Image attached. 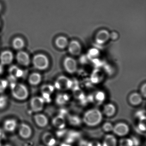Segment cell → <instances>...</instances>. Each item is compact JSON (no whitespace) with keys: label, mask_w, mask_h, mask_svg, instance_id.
I'll return each instance as SVG.
<instances>
[{"label":"cell","mask_w":146,"mask_h":146,"mask_svg":"<svg viewBox=\"0 0 146 146\" xmlns=\"http://www.w3.org/2000/svg\"><path fill=\"white\" fill-rule=\"evenodd\" d=\"M17 59L18 62L22 65H29L30 64V58L27 53L23 51H20L18 53L17 55Z\"/></svg>","instance_id":"obj_9"},{"label":"cell","mask_w":146,"mask_h":146,"mask_svg":"<svg viewBox=\"0 0 146 146\" xmlns=\"http://www.w3.org/2000/svg\"><path fill=\"white\" fill-rule=\"evenodd\" d=\"M64 65L66 71L70 73H73L76 70V62L72 58H66L64 62Z\"/></svg>","instance_id":"obj_8"},{"label":"cell","mask_w":146,"mask_h":146,"mask_svg":"<svg viewBox=\"0 0 146 146\" xmlns=\"http://www.w3.org/2000/svg\"><path fill=\"white\" fill-rule=\"evenodd\" d=\"M69 122L71 124L78 125L81 123V120L79 117L77 116H70L69 117Z\"/></svg>","instance_id":"obj_29"},{"label":"cell","mask_w":146,"mask_h":146,"mask_svg":"<svg viewBox=\"0 0 146 146\" xmlns=\"http://www.w3.org/2000/svg\"><path fill=\"white\" fill-rule=\"evenodd\" d=\"M35 119L36 124L40 127H46L48 124V119L44 114H36L35 116Z\"/></svg>","instance_id":"obj_14"},{"label":"cell","mask_w":146,"mask_h":146,"mask_svg":"<svg viewBox=\"0 0 146 146\" xmlns=\"http://www.w3.org/2000/svg\"><path fill=\"white\" fill-rule=\"evenodd\" d=\"M0 8H1V7H0Z\"/></svg>","instance_id":"obj_43"},{"label":"cell","mask_w":146,"mask_h":146,"mask_svg":"<svg viewBox=\"0 0 146 146\" xmlns=\"http://www.w3.org/2000/svg\"><path fill=\"white\" fill-rule=\"evenodd\" d=\"M13 58V54L11 52L9 51H4L0 55V60L2 64H9L12 62Z\"/></svg>","instance_id":"obj_10"},{"label":"cell","mask_w":146,"mask_h":146,"mask_svg":"<svg viewBox=\"0 0 146 146\" xmlns=\"http://www.w3.org/2000/svg\"><path fill=\"white\" fill-rule=\"evenodd\" d=\"M88 145V146H102V144L97 141L89 142Z\"/></svg>","instance_id":"obj_36"},{"label":"cell","mask_w":146,"mask_h":146,"mask_svg":"<svg viewBox=\"0 0 146 146\" xmlns=\"http://www.w3.org/2000/svg\"><path fill=\"white\" fill-rule=\"evenodd\" d=\"M60 146H72V145L70 143H67L64 142L61 143Z\"/></svg>","instance_id":"obj_39"},{"label":"cell","mask_w":146,"mask_h":146,"mask_svg":"<svg viewBox=\"0 0 146 146\" xmlns=\"http://www.w3.org/2000/svg\"><path fill=\"white\" fill-rule=\"evenodd\" d=\"M135 116L137 118L139 119V120L146 119V114L144 111H138L136 113Z\"/></svg>","instance_id":"obj_34"},{"label":"cell","mask_w":146,"mask_h":146,"mask_svg":"<svg viewBox=\"0 0 146 146\" xmlns=\"http://www.w3.org/2000/svg\"><path fill=\"white\" fill-rule=\"evenodd\" d=\"M54 88L51 85H44L42 88L41 92L42 95H47L51 96L53 92Z\"/></svg>","instance_id":"obj_27"},{"label":"cell","mask_w":146,"mask_h":146,"mask_svg":"<svg viewBox=\"0 0 146 146\" xmlns=\"http://www.w3.org/2000/svg\"><path fill=\"white\" fill-rule=\"evenodd\" d=\"M142 96L138 93H133L129 96V102L132 106H137L140 105L142 102Z\"/></svg>","instance_id":"obj_16"},{"label":"cell","mask_w":146,"mask_h":146,"mask_svg":"<svg viewBox=\"0 0 146 146\" xmlns=\"http://www.w3.org/2000/svg\"><path fill=\"white\" fill-rule=\"evenodd\" d=\"M137 128L139 130L143 132L146 131V119H140Z\"/></svg>","instance_id":"obj_31"},{"label":"cell","mask_w":146,"mask_h":146,"mask_svg":"<svg viewBox=\"0 0 146 146\" xmlns=\"http://www.w3.org/2000/svg\"><path fill=\"white\" fill-rule=\"evenodd\" d=\"M56 46L60 48H64L68 45L67 39L64 36H60L58 37L55 41Z\"/></svg>","instance_id":"obj_24"},{"label":"cell","mask_w":146,"mask_h":146,"mask_svg":"<svg viewBox=\"0 0 146 146\" xmlns=\"http://www.w3.org/2000/svg\"><path fill=\"white\" fill-rule=\"evenodd\" d=\"M112 131L117 135L124 136L128 134L129 131V128L126 124L119 123L113 126Z\"/></svg>","instance_id":"obj_5"},{"label":"cell","mask_w":146,"mask_h":146,"mask_svg":"<svg viewBox=\"0 0 146 146\" xmlns=\"http://www.w3.org/2000/svg\"><path fill=\"white\" fill-rule=\"evenodd\" d=\"M13 47L17 49H21L25 46V42L23 40L19 37H17L13 42Z\"/></svg>","instance_id":"obj_26"},{"label":"cell","mask_w":146,"mask_h":146,"mask_svg":"<svg viewBox=\"0 0 146 146\" xmlns=\"http://www.w3.org/2000/svg\"><path fill=\"white\" fill-rule=\"evenodd\" d=\"M93 97V101H95L97 104H100L105 101L106 95L102 91H98Z\"/></svg>","instance_id":"obj_21"},{"label":"cell","mask_w":146,"mask_h":146,"mask_svg":"<svg viewBox=\"0 0 146 146\" xmlns=\"http://www.w3.org/2000/svg\"><path fill=\"white\" fill-rule=\"evenodd\" d=\"M11 89L13 96L18 100H25L29 96V90L24 84H13Z\"/></svg>","instance_id":"obj_2"},{"label":"cell","mask_w":146,"mask_h":146,"mask_svg":"<svg viewBox=\"0 0 146 146\" xmlns=\"http://www.w3.org/2000/svg\"><path fill=\"white\" fill-rule=\"evenodd\" d=\"M42 141L47 146H54L56 143V139L52 134L48 132L44 134Z\"/></svg>","instance_id":"obj_15"},{"label":"cell","mask_w":146,"mask_h":146,"mask_svg":"<svg viewBox=\"0 0 146 146\" xmlns=\"http://www.w3.org/2000/svg\"><path fill=\"white\" fill-rule=\"evenodd\" d=\"M53 125L60 130L64 129L66 125V122L64 116L60 114L53 119L52 121Z\"/></svg>","instance_id":"obj_6"},{"label":"cell","mask_w":146,"mask_h":146,"mask_svg":"<svg viewBox=\"0 0 146 146\" xmlns=\"http://www.w3.org/2000/svg\"><path fill=\"white\" fill-rule=\"evenodd\" d=\"M55 86L58 89L66 90L70 88L71 84L67 80L60 79L56 82Z\"/></svg>","instance_id":"obj_20"},{"label":"cell","mask_w":146,"mask_h":146,"mask_svg":"<svg viewBox=\"0 0 146 146\" xmlns=\"http://www.w3.org/2000/svg\"><path fill=\"white\" fill-rule=\"evenodd\" d=\"M41 76L38 73H34L31 74L29 78V82L33 85L39 84L41 81Z\"/></svg>","instance_id":"obj_22"},{"label":"cell","mask_w":146,"mask_h":146,"mask_svg":"<svg viewBox=\"0 0 146 146\" xmlns=\"http://www.w3.org/2000/svg\"><path fill=\"white\" fill-rule=\"evenodd\" d=\"M17 123L15 119H10L5 121L4 123V129L8 132H13L17 129Z\"/></svg>","instance_id":"obj_13"},{"label":"cell","mask_w":146,"mask_h":146,"mask_svg":"<svg viewBox=\"0 0 146 146\" xmlns=\"http://www.w3.org/2000/svg\"><path fill=\"white\" fill-rule=\"evenodd\" d=\"M113 127V125L111 123L107 122L103 125L102 129L106 132H110L112 131Z\"/></svg>","instance_id":"obj_32"},{"label":"cell","mask_w":146,"mask_h":146,"mask_svg":"<svg viewBox=\"0 0 146 146\" xmlns=\"http://www.w3.org/2000/svg\"><path fill=\"white\" fill-rule=\"evenodd\" d=\"M118 35L116 32H113L111 34H110V38L113 40H115L117 38Z\"/></svg>","instance_id":"obj_37"},{"label":"cell","mask_w":146,"mask_h":146,"mask_svg":"<svg viewBox=\"0 0 146 146\" xmlns=\"http://www.w3.org/2000/svg\"><path fill=\"white\" fill-rule=\"evenodd\" d=\"M10 72L13 77H21L23 75V71L16 66H12L10 69Z\"/></svg>","instance_id":"obj_25"},{"label":"cell","mask_w":146,"mask_h":146,"mask_svg":"<svg viewBox=\"0 0 146 146\" xmlns=\"http://www.w3.org/2000/svg\"><path fill=\"white\" fill-rule=\"evenodd\" d=\"M3 67H2V66H1L0 65V74L2 73V72H3Z\"/></svg>","instance_id":"obj_40"},{"label":"cell","mask_w":146,"mask_h":146,"mask_svg":"<svg viewBox=\"0 0 146 146\" xmlns=\"http://www.w3.org/2000/svg\"><path fill=\"white\" fill-rule=\"evenodd\" d=\"M117 140L113 135H107L106 136L102 146H117Z\"/></svg>","instance_id":"obj_17"},{"label":"cell","mask_w":146,"mask_h":146,"mask_svg":"<svg viewBox=\"0 0 146 146\" xmlns=\"http://www.w3.org/2000/svg\"><path fill=\"white\" fill-rule=\"evenodd\" d=\"M88 142L85 141H82L79 143V146H88Z\"/></svg>","instance_id":"obj_38"},{"label":"cell","mask_w":146,"mask_h":146,"mask_svg":"<svg viewBox=\"0 0 146 146\" xmlns=\"http://www.w3.org/2000/svg\"><path fill=\"white\" fill-rule=\"evenodd\" d=\"M32 133V129L28 125L25 123H22L20 125L19 133L21 137L24 139H28L31 136Z\"/></svg>","instance_id":"obj_7"},{"label":"cell","mask_w":146,"mask_h":146,"mask_svg":"<svg viewBox=\"0 0 146 146\" xmlns=\"http://www.w3.org/2000/svg\"><path fill=\"white\" fill-rule=\"evenodd\" d=\"M134 146V141L130 138H123L119 141V146Z\"/></svg>","instance_id":"obj_28"},{"label":"cell","mask_w":146,"mask_h":146,"mask_svg":"<svg viewBox=\"0 0 146 146\" xmlns=\"http://www.w3.org/2000/svg\"><path fill=\"white\" fill-rule=\"evenodd\" d=\"M44 100L42 97L35 96L33 97L31 100V107L32 111L35 112L42 111L44 107Z\"/></svg>","instance_id":"obj_4"},{"label":"cell","mask_w":146,"mask_h":146,"mask_svg":"<svg viewBox=\"0 0 146 146\" xmlns=\"http://www.w3.org/2000/svg\"><path fill=\"white\" fill-rule=\"evenodd\" d=\"M141 95L144 98H146V84H144L142 86L141 89Z\"/></svg>","instance_id":"obj_35"},{"label":"cell","mask_w":146,"mask_h":146,"mask_svg":"<svg viewBox=\"0 0 146 146\" xmlns=\"http://www.w3.org/2000/svg\"><path fill=\"white\" fill-rule=\"evenodd\" d=\"M79 136V134L78 132L75 131H70L68 132L67 136L66 138L65 142L71 143L75 141L77 138Z\"/></svg>","instance_id":"obj_23"},{"label":"cell","mask_w":146,"mask_h":146,"mask_svg":"<svg viewBox=\"0 0 146 146\" xmlns=\"http://www.w3.org/2000/svg\"><path fill=\"white\" fill-rule=\"evenodd\" d=\"M4 146H12L11 145H10V144H7L6 145H4Z\"/></svg>","instance_id":"obj_41"},{"label":"cell","mask_w":146,"mask_h":146,"mask_svg":"<svg viewBox=\"0 0 146 146\" xmlns=\"http://www.w3.org/2000/svg\"><path fill=\"white\" fill-rule=\"evenodd\" d=\"M8 82L5 80L0 79V93H2L6 89Z\"/></svg>","instance_id":"obj_33"},{"label":"cell","mask_w":146,"mask_h":146,"mask_svg":"<svg viewBox=\"0 0 146 146\" xmlns=\"http://www.w3.org/2000/svg\"><path fill=\"white\" fill-rule=\"evenodd\" d=\"M33 64L36 68L39 70H45L49 65V60L46 55L37 54L33 59Z\"/></svg>","instance_id":"obj_3"},{"label":"cell","mask_w":146,"mask_h":146,"mask_svg":"<svg viewBox=\"0 0 146 146\" xmlns=\"http://www.w3.org/2000/svg\"><path fill=\"white\" fill-rule=\"evenodd\" d=\"M110 38V34L108 31L102 30L99 31L96 35V42L100 44H103L106 42Z\"/></svg>","instance_id":"obj_11"},{"label":"cell","mask_w":146,"mask_h":146,"mask_svg":"<svg viewBox=\"0 0 146 146\" xmlns=\"http://www.w3.org/2000/svg\"><path fill=\"white\" fill-rule=\"evenodd\" d=\"M70 99V96L67 94H60L56 97V102L58 105L62 106L66 104Z\"/></svg>","instance_id":"obj_19"},{"label":"cell","mask_w":146,"mask_h":146,"mask_svg":"<svg viewBox=\"0 0 146 146\" xmlns=\"http://www.w3.org/2000/svg\"><path fill=\"white\" fill-rule=\"evenodd\" d=\"M102 115L100 110L92 109L87 111L84 115L83 121L88 126H95L100 123Z\"/></svg>","instance_id":"obj_1"},{"label":"cell","mask_w":146,"mask_h":146,"mask_svg":"<svg viewBox=\"0 0 146 146\" xmlns=\"http://www.w3.org/2000/svg\"><path fill=\"white\" fill-rule=\"evenodd\" d=\"M116 111V108L113 104L109 103L104 106L103 113L107 117H111L114 115Z\"/></svg>","instance_id":"obj_18"},{"label":"cell","mask_w":146,"mask_h":146,"mask_svg":"<svg viewBox=\"0 0 146 146\" xmlns=\"http://www.w3.org/2000/svg\"><path fill=\"white\" fill-rule=\"evenodd\" d=\"M0 146H1V141H0Z\"/></svg>","instance_id":"obj_42"},{"label":"cell","mask_w":146,"mask_h":146,"mask_svg":"<svg viewBox=\"0 0 146 146\" xmlns=\"http://www.w3.org/2000/svg\"><path fill=\"white\" fill-rule=\"evenodd\" d=\"M69 50L71 54L77 55L80 54L82 50L81 45L78 42L72 41L70 42L69 46Z\"/></svg>","instance_id":"obj_12"},{"label":"cell","mask_w":146,"mask_h":146,"mask_svg":"<svg viewBox=\"0 0 146 146\" xmlns=\"http://www.w3.org/2000/svg\"><path fill=\"white\" fill-rule=\"evenodd\" d=\"M8 99L5 96H0V109L5 108L7 105Z\"/></svg>","instance_id":"obj_30"}]
</instances>
